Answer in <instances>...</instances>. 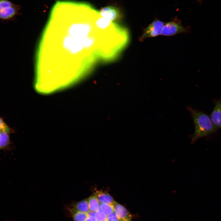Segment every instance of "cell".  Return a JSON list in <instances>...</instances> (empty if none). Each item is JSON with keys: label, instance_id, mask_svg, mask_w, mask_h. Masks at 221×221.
Returning <instances> with one entry per match:
<instances>
[{"label": "cell", "instance_id": "cell-17", "mask_svg": "<svg viewBox=\"0 0 221 221\" xmlns=\"http://www.w3.org/2000/svg\"><path fill=\"white\" fill-rule=\"evenodd\" d=\"M0 130L6 131L10 132V128L7 126L0 117Z\"/></svg>", "mask_w": 221, "mask_h": 221}, {"label": "cell", "instance_id": "cell-1", "mask_svg": "<svg viewBox=\"0 0 221 221\" xmlns=\"http://www.w3.org/2000/svg\"><path fill=\"white\" fill-rule=\"evenodd\" d=\"M98 16L80 2L62 0L51 11L37 51L41 64L51 75L75 76L103 60L108 31L97 23Z\"/></svg>", "mask_w": 221, "mask_h": 221}, {"label": "cell", "instance_id": "cell-11", "mask_svg": "<svg viewBox=\"0 0 221 221\" xmlns=\"http://www.w3.org/2000/svg\"><path fill=\"white\" fill-rule=\"evenodd\" d=\"M88 201L90 211L96 212L99 209L100 203L95 193L88 198Z\"/></svg>", "mask_w": 221, "mask_h": 221}, {"label": "cell", "instance_id": "cell-13", "mask_svg": "<svg viewBox=\"0 0 221 221\" xmlns=\"http://www.w3.org/2000/svg\"><path fill=\"white\" fill-rule=\"evenodd\" d=\"M68 210L73 221H85L88 217L87 213Z\"/></svg>", "mask_w": 221, "mask_h": 221}, {"label": "cell", "instance_id": "cell-14", "mask_svg": "<svg viewBox=\"0 0 221 221\" xmlns=\"http://www.w3.org/2000/svg\"><path fill=\"white\" fill-rule=\"evenodd\" d=\"M99 209L107 215L114 212L113 205L108 204L100 203Z\"/></svg>", "mask_w": 221, "mask_h": 221}, {"label": "cell", "instance_id": "cell-21", "mask_svg": "<svg viewBox=\"0 0 221 221\" xmlns=\"http://www.w3.org/2000/svg\"><path fill=\"white\" fill-rule=\"evenodd\" d=\"M108 221V220H107V219H106V220H102V221Z\"/></svg>", "mask_w": 221, "mask_h": 221}, {"label": "cell", "instance_id": "cell-19", "mask_svg": "<svg viewBox=\"0 0 221 221\" xmlns=\"http://www.w3.org/2000/svg\"><path fill=\"white\" fill-rule=\"evenodd\" d=\"M85 221H98L95 217L88 216Z\"/></svg>", "mask_w": 221, "mask_h": 221}, {"label": "cell", "instance_id": "cell-5", "mask_svg": "<svg viewBox=\"0 0 221 221\" xmlns=\"http://www.w3.org/2000/svg\"><path fill=\"white\" fill-rule=\"evenodd\" d=\"M20 9V6L15 4L3 9L0 11V20L2 21L12 20L19 14Z\"/></svg>", "mask_w": 221, "mask_h": 221}, {"label": "cell", "instance_id": "cell-12", "mask_svg": "<svg viewBox=\"0 0 221 221\" xmlns=\"http://www.w3.org/2000/svg\"><path fill=\"white\" fill-rule=\"evenodd\" d=\"M10 132L2 131L0 137V149L6 147L10 142L9 133Z\"/></svg>", "mask_w": 221, "mask_h": 221}, {"label": "cell", "instance_id": "cell-20", "mask_svg": "<svg viewBox=\"0 0 221 221\" xmlns=\"http://www.w3.org/2000/svg\"><path fill=\"white\" fill-rule=\"evenodd\" d=\"M119 221H132L131 219H123L119 220Z\"/></svg>", "mask_w": 221, "mask_h": 221}, {"label": "cell", "instance_id": "cell-6", "mask_svg": "<svg viewBox=\"0 0 221 221\" xmlns=\"http://www.w3.org/2000/svg\"><path fill=\"white\" fill-rule=\"evenodd\" d=\"M214 104L210 118L214 125L218 129L221 128V98L215 100Z\"/></svg>", "mask_w": 221, "mask_h": 221}, {"label": "cell", "instance_id": "cell-10", "mask_svg": "<svg viewBox=\"0 0 221 221\" xmlns=\"http://www.w3.org/2000/svg\"><path fill=\"white\" fill-rule=\"evenodd\" d=\"M100 203L113 205L115 202L112 197L107 192L101 190L96 191L94 193Z\"/></svg>", "mask_w": 221, "mask_h": 221}, {"label": "cell", "instance_id": "cell-18", "mask_svg": "<svg viewBox=\"0 0 221 221\" xmlns=\"http://www.w3.org/2000/svg\"><path fill=\"white\" fill-rule=\"evenodd\" d=\"M108 221H119L114 212L107 215Z\"/></svg>", "mask_w": 221, "mask_h": 221}, {"label": "cell", "instance_id": "cell-4", "mask_svg": "<svg viewBox=\"0 0 221 221\" xmlns=\"http://www.w3.org/2000/svg\"><path fill=\"white\" fill-rule=\"evenodd\" d=\"M164 23L159 20L155 19L144 30L140 40L155 37L161 34Z\"/></svg>", "mask_w": 221, "mask_h": 221}, {"label": "cell", "instance_id": "cell-8", "mask_svg": "<svg viewBox=\"0 0 221 221\" xmlns=\"http://www.w3.org/2000/svg\"><path fill=\"white\" fill-rule=\"evenodd\" d=\"M114 212L119 220L131 219V215L123 206L115 202L113 205Z\"/></svg>", "mask_w": 221, "mask_h": 221}, {"label": "cell", "instance_id": "cell-22", "mask_svg": "<svg viewBox=\"0 0 221 221\" xmlns=\"http://www.w3.org/2000/svg\"><path fill=\"white\" fill-rule=\"evenodd\" d=\"M0 131V137L1 134V131Z\"/></svg>", "mask_w": 221, "mask_h": 221}, {"label": "cell", "instance_id": "cell-16", "mask_svg": "<svg viewBox=\"0 0 221 221\" xmlns=\"http://www.w3.org/2000/svg\"><path fill=\"white\" fill-rule=\"evenodd\" d=\"M95 218L98 221L107 219V215L99 209L95 212Z\"/></svg>", "mask_w": 221, "mask_h": 221}, {"label": "cell", "instance_id": "cell-7", "mask_svg": "<svg viewBox=\"0 0 221 221\" xmlns=\"http://www.w3.org/2000/svg\"><path fill=\"white\" fill-rule=\"evenodd\" d=\"M98 11L102 17L112 21L116 19L119 16L118 10L111 6L102 8Z\"/></svg>", "mask_w": 221, "mask_h": 221}, {"label": "cell", "instance_id": "cell-9", "mask_svg": "<svg viewBox=\"0 0 221 221\" xmlns=\"http://www.w3.org/2000/svg\"><path fill=\"white\" fill-rule=\"evenodd\" d=\"M67 209L73 211L88 213L90 210L88 198L73 204L70 207H68Z\"/></svg>", "mask_w": 221, "mask_h": 221}, {"label": "cell", "instance_id": "cell-15", "mask_svg": "<svg viewBox=\"0 0 221 221\" xmlns=\"http://www.w3.org/2000/svg\"><path fill=\"white\" fill-rule=\"evenodd\" d=\"M14 4L9 0H0V11L3 9L12 6Z\"/></svg>", "mask_w": 221, "mask_h": 221}, {"label": "cell", "instance_id": "cell-3", "mask_svg": "<svg viewBox=\"0 0 221 221\" xmlns=\"http://www.w3.org/2000/svg\"><path fill=\"white\" fill-rule=\"evenodd\" d=\"M190 31L189 27L183 26L181 21L176 18L164 23L161 35L171 36L179 33H189Z\"/></svg>", "mask_w": 221, "mask_h": 221}, {"label": "cell", "instance_id": "cell-2", "mask_svg": "<svg viewBox=\"0 0 221 221\" xmlns=\"http://www.w3.org/2000/svg\"><path fill=\"white\" fill-rule=\"evenodd\" d=\"M187 109L190 112L195 126V131L191 135V143L198 139L215 133L218 129L213 123L211 118L205 113L188 106Z\"/></svg>", "mask_w": 221, "mask_h": 221}]
</instances>
